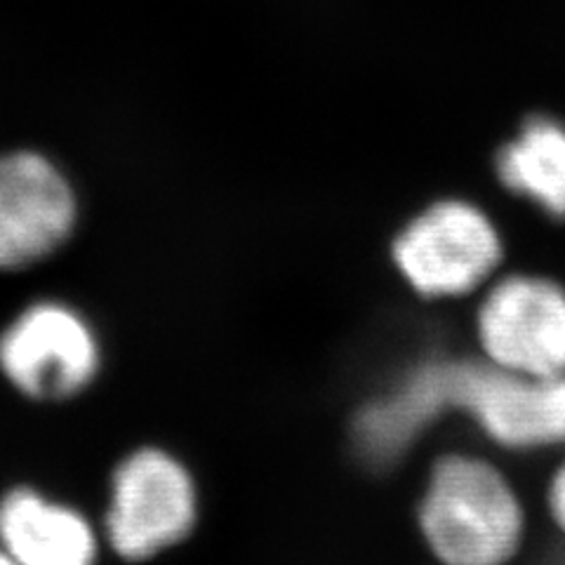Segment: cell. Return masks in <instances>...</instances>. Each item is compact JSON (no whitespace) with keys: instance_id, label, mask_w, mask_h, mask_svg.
<instances>
[{"instance_id":"10","label":"cell","mask_w":565,"mask_h":565,"mask_svg":"<svg viewBox=\"0 0 565 565\" xmlns=\"http://www.w3.org/2000/svg\"><path fill=\"white\" fill-rule=\"evenodd\" d=\"M550 507H552V514H554L556 523L561 525V530L565 533V465L556 471L554 481H552Z\"/></svg>"},{"instance_id":"6","label":"cell","mask_w":565,"mask_h":565,"mask_svg":"<svg viewBox=\"0 0 565 565\" xmlns=\"http://www.w3.org/2000/svg\"><path fill=\"white\" fill-rule=\"evenodd\" d=\"M99 351L81 316L41 302L29 307L0 334V367L22 394L35 401H64L93 382Z\"/></svg>"},{"instance_id":"8","label":"cell","mask_w":565,"mask_h":565,"mask_svg":"<svg viewBox=\"0 0 565 565\" xmlns=\"http://www.w3.org/2000/svg\"><path fill=\"white\" fill-rule=\"evenodd\" d=\"M0 542L20 565H93L95 537L76 511L47 504L31 488L0 500Z\"/></svg>"},{"instance_id":"1","label":"cell","mask_w":565,"mask_h":565,"mask_svg":"<svg viewBox=\"0 0 565 565\" xmlns=\"http://www.w3.org/2000/svg\"><path fill=\"white\" fill-rule=\"evenodd\" d=\"M448 411H462L507 448L565 440V375L527 377L500 365L429 361L359 415V444L380 462L396 459Z\"/></svg>"},{"instance_id":"9","label":"cell","mask_w":565,"mask_h":565,"mask_svg":"<svg viewBox=\"0 0 565 565\" xmlns=\"http://www.w3.org/2000/svg\"><path fill=\"white\" fill-rule=\"evenodd\" d=\"M504 189L565 220V122L546 114L523 120L494 156Z\"/></svg>"},{"instance_id":"3","label":"cell","mask_w":565,"mask_h":565,"mask_svg":"<svg viewBox=\"0 0 565 565\" xmlns=\"http://www.w3.org/2000/svg\"><path fill=\"white\" fill-rule=\"evenodd\" d=\"M502 243L481 207L438 201L403 228L394 259L403 278L424 297L465 295L494 269Z\"/></svg>"},{"instance_id":"11","label":"cell","mask_w":565,"mask_h":565,"mask_svg":"<svg viewBox=\"0 0 565 565\" xmlns=\"http://www.w3.org/2000/svg\"><path fill=\"white\" fill-rule=\"evenodd\" d=\"M0 565H20V563H17L10 554H3V552H0Z\"/></svg>"},{"instance_id":"5","label":"cell","mask_w":565,"mask_h":565,"mask_svg":"<svg viewBox=\"0 0 565 565\" xmlns=\"http://www.w3.org/2000/svg\"><path fill=\"white\" fill-rule=\"evenodd\" d=\"M488 361L527 377L565 375V290L535 276L494 286L479 311Z\"/></svg>"},{"instance_id":"7","label":"cell","mask_w":565,"mask_h":565,"mask_svg":"<svg viewBox=\"0 0 565 565\" xmlns=\"http://www.w3.org/2000/svg\"><path fill=\"white\" fill-rule=\"evenodd\" d=\"M76 224L68 180L35 151L0 156V269H24L66 243Z\"/></svg>"},{"instance_id":"4","label":"cell","mask_w":565,"mask_h":565,"mask_svg":"<svg viewBox=\"0 0 565 565\" xmlns=\"http://www.w3.org/2000/svg\"><path fill=\"white\" fill-rule=\"evenodd\" d=\"M196 490L189 471L163 450L141 448L114 469L106 535L128 561H145L189 535Z\"/></svg>"},{"instance_id":"2","label":"cell","mask_w":565,"mask_h":565,"mask_svg":"<svg viewBox=\"0 0 565 565\" xmlns=\"http://www.w3.org/2000/svg\"><path fill=\"white\" fill-rule=\"evenodd\" d=\"M419 527L444 565H504L519 552L523 511L492 465L448 455L431 469Z\"/></svg>"}]
</instances>
